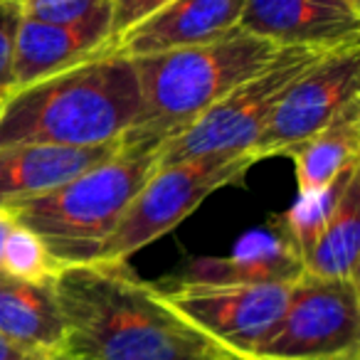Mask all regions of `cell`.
<instances>
[{"label": "cell", "mask_w": 360, "mask_h": 360, "mask_svg": "<svg viewBox=\"0 0 360 360\" xmlns=\"http://www.w3.org/2000/svg\"><path fill=\"white\" fill-rule=\"evenodd\" d=\"M62 360H222L225 350L180 319L129 262L65 264L52 279Z\"/></svg>", "instance_id": "6da1fadb"}, {"label": "cell", "mask_w": 360, "mask_h": 360, "mask_svg": "<svg viewBox=\"0 0 360 360\" xmlns=\"http://www.w3.org/2000/svg\"><path fill=\"white\" fill-rule=\"evenodd\" d=\"M141 114L134 62L109 45L86 60L18 86L0 106V146H86L121 141Z\"/></svg>", "instance_id": "7a4b0ae2"}, {"label": "cell", "mask_w": 360, "mask_h": 360, "mask_svg": "<svg viewBox=\"0 0 360 360\" xmlns=\"http://www.w3.org/2000/svg\"><path fill=\"white\" fill-rule=\"evenodd\" d=\"M279 50L274 42L235 27L217 40L131 60L141 114L121 141L160 146L173 139L227 91L269 65Z\"/></svg>", "instance_id": "3957f363"}, {"label": "cell", "mask_w": 360, "mask_h": 360, "mask_svg": "<svg viewBox=\"0 0 360 360\" xmlns=\"http://www.w3.org/2000/svg\"><path fill=\"white\" fill-rule=\"evenodd\" d=\"M155 143L121 141L109 160L3 210L27 227L60 266L94 262L158 165Z\"/></svg>", "instance_id": "277c9868"}, {"label": "cell", "mask_w": 360, "mask_h": 360, "mask_svg": "<svg viewBox=\"0 0 360 360\" xmlns=\"http://www.w3.org/2000/svg\"><path fill=\"white\" fill-rule=\"evenodd\" d=\"M255 163L259 158L252 150H237L155 165L94 262H129L191 217L212 193L240 183Z\"/></svg>", "instance_id": "5b68a950"}, {"label": "cell", "mask_w": 360, "mask_h": 360, "mask_svg": "<svg viewBox=\"0 0 360 360\" xmlns=\"http://www.w3.org/2000/svg\"><path fill=\"white\" fill-rule=\"evenodd\" d=\"M323 52L316 47H281L266 67L230 89L215 106L205 111L188 129L163 141L158 165L180 163L212 153L252 150L266 119L274 111L291 82H296Z\"/></svg>", "instance_id": "8992f818"}, {"label": "cell", "mask_w": 360, "mask_h": 360, "mask_svg": "<svg viewBox=\"0 0 360 360\" xmlns=\"http://www.w3.org/2000/svg\"><path fill=\"white\" fill-rule=\"evenodd\" d=\"M252 355L276 360L360 358L358 281L301 274L289 286L281 321Z\"/></svg>", "instance_id": "52a82bcc"}, {"label": "cell", "mask_w": 360, "mask_h": 360, "mask_svg": "<svg viewBox=\"0 0 360 360\" xmlns=\"http://www.w3.org/2000/svg\"><path fill=\"white\" fill-rule=\"evenodd\" d=\"M291 284L158 286L160 299L225 353L252 355L271 335L289 301Z\"/></svg>", "instance_id": "ba28073f"}, {"label": "cell", "mask_w": 360, "mask_h": 360, "mask_svg": "<svg viewBox=\"0 0 360 360\" xmlns=\"http://www.w3.org/2000/svg\"><path fill=\"white\" fill-rule=\"evenodd\" d=\"M360 96V42L328 50L276 101L252 153L259 160L289 155Z\"/></svg>", "instance_id": "9c48e42d"}, {"label": "cell", "mask_w": 360, "mask_h": 360, "mask_svg": "<svg viewBox=\"0 0 360 360\" xmlns=\"http://www.w3.org/2000/svg\"><path fill=\"white\" fill-rule=\"evenodd\" d=\"M237 27L276 47H335L360 42V8L348 0H245Z\"/></svg>", "instance_id": "30bf717a"}, {"label": "cell", "mask_w": 360, "mask_h": 360, "mask_svg": "<svg viewBox=\"0 0 360 360\" xmlns=\"http://www.w3.org/2000/svg\"><path fill=\"white\" fill-rule=\"evenodd\" d=\"M109 42L111 0L79 22H45L22 15L13 62L15 89L86 60Z\"/></svg>", "instance_id": "8fae6325"}, {"label": "cell", "mask_w": 360, "mask_h": 360, "mask_svg": "<svg viewBox=\"0 0 360 360\" xmlns=\"http://www.w3.org/2000/svg\"><path fill=\"white\" fill-rule=\"evenodd\" d=\"M245 0H173L109 42L111 50L136 60L155 52L200 45L235 30Z\"/></svg>", "instance_id": "7c38bea8"}, {"label": "cell", "mask_w": 360, "mask_h": 360, "mask_svg": "<svg viewBox=\"0 0 360 360\" xmlns=\"http://www.w3.org/2000/svg\"><path fill=\"white\" fill-rule=\"evenodd\" d=\"M121 141L86 148L52 143L0 146V207L40 195L109 160Z\"/></svg>", "instance_id": "4fadbf2b"}, {"label": "cell", "mask_w": 360, "mask_h": 360, "mask_svg": "<svg viewBox=\"0 0 360 360\" xmlns=\"http://www.w3.org/2000/svg\"><path fill=\"white\" fill-rule=\"evenodd\" d=\"M304 274L299 255L279 230L247 232L225 257H198L183 269L188 284H294Z\"/></svg>", "instance_id": "5bb4252c"}, {"label": "cell", "mask_w": 360, "mask_h": 360, "mask_svg": "<svg viewBox=\"0 0 360 360\" xmlns=\"http://www.w3.org/2000/svg\"><path fill=\"white\" fill-rule=\"evenodd\" d=\"M0 335L40 353H57L65 335L52 281L0 274Z\"/></svg>", "instance_id": "9a60e30c"}, {"label": "cell", "mask_w": 360, "mask_h": 360, "mask_svg": "<svg viewBox=\"0 0 360 360\" xmlns=\"http://www.w3.org/2000/svg\"><path fill=\"white\" fill-rule=\"evenodd\" d=\"M296 170L299 193H314L330 186L340 173L360 160V96L345 104L328 126L289 153Z\"/></svg>", "instance_id": "2e32d148"}, {"label": "cell", "mask_w": 360, "mask_h": 360, "mask_svg": "<svg viewBox=\"0 0 360 360\" xmlns=\"http://www.w3.org/2000/svg\"><path fill=\"white\" fill-rule=\"evenodd\" d=\"M360 257V168L345 180L328 222L304 257V274L358 281Z\"/></svg>", "instance_id": "e0dca14e"}, {"label": "cell", "mask_w": 360, "mask_h": 360, "mask_svg": "<svg viewBox=\"0 0 360 360\" xmlns=\"http://www.w3.org/2000/svg\"><path fill=\"white\" fill-rule=\"evenodd\" d=\"M355 168H358V165H353V168H348L345 173H340L330 186L321 188V191L299 193L296 202L286 210V215L281 217V232H284L286 240H289L291 247L296 250L301 264H304L306 252L319 240L321 230H323V225L328 222L330 212H333V207H335V200H338L340 191H343L345 180H348V175L353 173Z\"/></svg>", "instance_id": "ac0fdd59"}, {"label": "cell", "mask_w": 360, "mask_h": 360, "mask_svg": "<svg viewBox=\"0 0 360 360\" xmlns=\"http://www.w3.org/2000/svg\"><path fill=\"white\" fill-rule=\"evenodd\" d=\"M22 20L20 0H0V96L6 99L15 89L13 62H15L18 27Z\"/></svg>", "instance_id": "d6986e66"}, {"label": "cell", "mask_w": 360, "mask_h": 360, "mask_svg": "<svg viewBox=\"0 0 360 360\" xmlns=\"http://www.w3.org/2000/svg\"><path fill=\"white\" fill-rule=\"evenodd\" d=\"M109 0H20L22 15L45 22H79Z\"/></svg>", "instance_id": "ffe728a7"}, {"label": "cell", "mask_w": 360, "mask_h": 360, "mask_svg": "<svg viewBox=\"0 0 360 360\" xmlns=\"http://www.w3.org/2000/svg\"><path fill=\"white\" fill-rule=\"evenodd\" d=\"M173 0H111V40L143 22Z\"/></svg>", "instance_id": "44dd1931"}, {"label": "cell", "mask_w": 360, "mask_h": 360, "mask_svg": "<svg viewBox=\"0 0 360 360\" xmlns=\"http://www.w3.org/2000/svg\"><path fill=\"white\" fill-rule=\"evenodd\" d=\"M52 353H40L27 345H20L15 340L0 335V360H47Z\"/></svg>", "instance_id": "7402d4cb"}, {"label": "cell", "mask_w": 360, "mask_h": 360, "mask_svg": "<svg viewBox=\"0 0 360 360\" xmlns=\"http://www.w3.org/2000/svg\"><path fill=\"white\" fill-rule=\"evenodd\" d=\"M18 230V222L11 217V212H6L0 207V274L6 269V257H8V247H11V240Z\"/></svg>", "instance_id": "603a6c76"}, {"label": "cell", "mask_w": 360, "mask_h": 360, "mask_svg": "<svg viewBox=\"0 0 360 360\" xmlns=\"http://www.w3.org/2000/svg\"><path fill=\"white\" fill-rule=\"evenodd\" d=\"M222 360H276V358H262V355H235V353H225ZM360 360V358H355Z\"/></svg>", "instance_id": "cb8c5ba5"}, {"label": "cell", "mask_w": 360, "mask_h": 360, "mask_svg": "<svg viewBox=\"0 0 360 360\" xmlns=\"http://www.w3.org/2000/svg\"><path fill=\"white\" fill-rule=\"evenodd\" d=\"M47 360H62V358H60V355H57V353H52V355H50V358H47Z\"/></svg>", "instance_id": "d4e9b609"}, {"label": "cell", "mask_w": 360, "mask_h": 360, "mask_svg": "<svg viewBox=\"0 0 360 360\" xmlns=\"http://www.w3.org/2000/svg\"><path fill=\"white\" fill-rule=\"evenodd\" d=\"M348 3H350V6H358L360 8V0H348Z\"/></svg>", "instance_id": "484cf974"}, {"label": "cell", "mask_w": 360, "mask_h": 360, "mask_svg": "<svg viewBox=\"0 0 360 360\" xmlns=\"http://www.w3.org/2000/svg\"><path fill=\"white\" fill-rule=\"evenodd\" d=\"M3 101H6V99H3V96H0V106H3Z\"/></svg>", "instance_id": "4316f807"}]
</instances>
